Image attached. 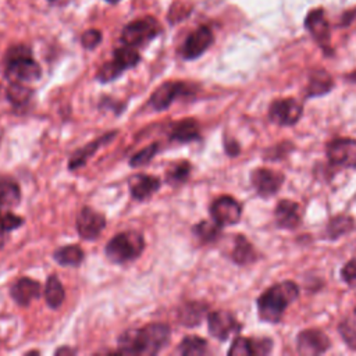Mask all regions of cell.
<instances>
[{
    "label": "cell",
    "instance_id": "cell-34",
    "mask_svg": "<svg viewBox=\"0 0 356 356\" xmlns=\"http://www.w3.org/2000/svg\"><path fill=\"white\" fill-rule=\"evenodd\" d=\"M229 355H235V356H249V355H254V349H253V341L243 338V337H238L229 350Z\"/></svg>",
    "mask_w": 356,
    "mask_h": 356
},
{
    "label": "cell",
    "instance_id": "cell-42",
    "mask_svg": "<svg viewBox=\"0 0 356 356\" xmlns=\"http://www.w3.org/2000/svg\"><path fill=\"white\" fill-rule=\"evenodd\" d=\"M49 1H54V0H49Z\"/></svg>",
    "mask_w": 356,
    "mask_h": 356
},
{
    "label": "cell",
    "instance_id": "cell-11",
    "mask_svg": "<svg viewBox=\"0 0 356 356\" xmlns=\"http://www.w3.org/2000/svg\"><path fill=\"white\" fill-rule=\"evenodd\" d=\"M106 227V218L103 214L95 211L90 207H83L76 216V229L81 238L95 239Z\"/></svg>",
    "mask_w": 356,
    "mask_h": 356
},
{
    "label": "cell",
    "instance_id": "cell-21",
    "mask_svg": "<svg viewBox=\"0 0 356 356\" xmlns=\"http://www.w3.org/2000/svg\"><path fill=\"white\" fill-rule=\"evenodd\" d=\"M170 138H171V140L181 142V143L192 142V140L199 138V125L192 118H186V120L178 121L172 127Z\"/></svg>",
    "mask_w": 356,
    "mask_h": 356
},
{
    "label": "cell",
    "instance_id": "cell-1",
    "mask_svg": "<svg viewBox=\"0 0 356 356\" xmlns=\"http://www.w3.org/2000/svg\"><path fill=\"white\" fill-rule=\"evenodd\" d=\"M170 339V327L161 323L147 324L135 331H127L120 338V353L156 355Z\"/></svg>",
    "mask_w": 356,
    "mask_h": 356
},
{
    "label": "cell",
    "instance_id": "cell-24",
    "mask_svg": "<svg viewBox=\"0 0 356 356\" xmlns=\"http://www.w3.org/2000/svg\"><path fill=\"white\" fill-rule=\"evenodd\" d=\"M232 259H234L235 263H238L241 266L250 264L256 259V253H254L253 246L242 235H238L235 238V246H234V252H232Z\"/></svg>",
    "mask_w": 356,
    "mask_h": 356
},
{
    "label": "cell",
    "instance_id": "cell-41",
    "mask_svg": "<svg viewBox=\"0 0 356 356\" xmlns=\"http://www.w3.org/2000/svg\"><path fill=\"white\" fill-rule=\"evenodd\" d=\"M106 1H108V3H117V1H120V0H106Z\"/></svg>",
    "mask_w": 356,
    "mask_h": 356
},
{
    "label": "cell",
    "instance_id": "cell-9",
    "mask_svg": "<svg viewBox=\"0 0 356 356\" xmlns=\"http://www.w3.org/2000/svg\"><path fill=\"white\" fill-rule=\"evenodd\" d=\"M268 114L270 118L280 125H292L302 115V104L292 97L278 99L271 103Z\"/></svg>",
    "mask_w": 356,
    "mask_h": 356
},
{
    "label": "cell",
    "instance_id": "cell-31",
    "mask_svg": "<svg viewBox=\"0 0 356 356\" xmlns=\"http://www.w3.org/2000/svg\"><path fill=\"white\" fill-rule=\"evenodd\" d=\"M193 232L203 242H211L220 235V225L214 220H213V222L200 221L197 225L193 227Z\"/></svg>",
    "mask_w": 356,
    "mask_h": 356
},
{
    "label": "cell",
    "instance_id": "cell-22",
    "mask_svg": "<svg viewBox=\"0 0 356 356\" xmlns=\"http://www.w3.org/2000/svg\"><path fill=\"white\" fill-rule=\"evenodd\" d=\"M19 199H21L19 185L10 178H1L0 179V209H10L18 204Z\"/></svg>",
    "mask_w": 356,
    "mask_h": 356
},
{
    "label": "cell",
    "instance_id": "cell-33",
    "mask_svg": "<svg viewBox=\"0 0 356 356\" xmlns=\"http://www.w3.org/2000/svg\"><path fill=\"white\" fill-rule=\"evenodd\" d=\"M159 152V145L157 143H152L149 146H146L145 149L139 150L138 153H135L131 160H129V164L132 167H142V165H146L153 157L154 154Z\"/></svg>",
    "mask_w": 356,
    "mask_h": 356
},
{
    "label": "cell",
    "instance_id": "cell-6",
    "mask_svg": "<svg viewBox=\"0 0 356 356\" xmlns=\"http://www.w3.org/2000/svg\"><path fill=\"white\" fill-rule=\"evenodd\" d=\"M140 57L139 53L135 50V47L124 46L117 50H114L113 60L103 64L96 75V78L100 82H110L115 78H118L125 70L135 67L139 63Z\"/></svg>",
    "mask_w": 356,
    "mask_h": 356
},
{
    "label": "cell",
    "instance_id": "cell-23",
    "mask_svg": "<svg viewBox=\"0 0 356 356\" xmlns=\"http://www.w3.org/2000/svg\"><path fill=\"white\" fill-rule=\"evenodd\" d=\"M54 260L61 266H79L83 260V252L78 245H67L54 252Z\"/></svg>",
    "mask_w": 356,
    "mask_h": 356
},
{
    "label": "cell",
    "instance_id": "cell-12",
    "mask_svg": "<svg viewBox=\"0 0 356 356\" xmlns=\"http://www.w3.org/2000/svg\"><path fill=\"white\" fill-rule=\"evenodd\" d=\"M252 185L260 196L274 195L284 182V175L270 168H257L252 172Z\"/></svg>",
    "mask_w": 356,
    "mask_h": 356
},
{
    "label": "cell",
    "instance_id": "cell-28",
    "mask_svg": "<svg viewBox=\"0 0 356 356\" xmlns=\"http://www.w3.org/2000/svg\"><path fill=\"white\" fill-rule=\"evenodd\" d=\"M32 95H33L32 89L22 85L21 82H11L10 86L7 88V97L14 106L26 104L31 100Z\"/></svg>",
    "mask_w": 356,
    "mask_h": 356
},
{
    "label": "cell",
    "instance_id": "cell-27",
    "mask_svg": "<svg viewBox=\"0 0 356 356\" xmlns=\"http://www.w3.org/2000/svg\"><path fill=\"white\" fill-rule=\"evenodd\" d=\"M332 86V81L330 75L325 71H317L312 75L310 83L307 88V95L309 96H318L330 90Z\"/></svg>",
    "mask_w": 356,
    "mask_h": 356
},
{
    "label": "cell",
    "instance_id": "cell-29",
    "mask_svg": "<svg viewBox=\"0 0 356 356\" xmlns=\"http://www.w3.org/2000/svg\"><path fill=\"white\" fill-rule=\"evenodd\" d=\"M207 349V342L199 337H186L181 341L178 352L184 356H197L203 355Z\"/></svg>",
    "mask_w": 356,
    "mask_h": 356
},
{
    "label": "cell",
    "instance_id": "cell-2",
    "mask_svg": "<svg viewBox=\"0 0 356 356\" xmlns=\"http://www.w3.org/2000/svg\"><path fill=\"white\" fill-rule=\"evenodd\" d=\"M298 286L292 281H284L267 289L259 299H257V309L259 314L264 321L277 323L286 306L298 298Z\"/></svg>",
    "mask_w": 356,
    "mask_h": 356
},
{
    "label": "cell",
    "instance_id": "cell-16",
    "mask_svg": "<svg viewBox=\"0 0 356 356\" xmlns=\"http://www.w3.org/2000/svg\"><path fill=\"white\" fill-rule=\"evenodd\" d=\"M13 299L21 305V306H26L29 305L33 299L39 298L40 295V284L32 278H26L22 277L19 278L10 291Z\"/></svg>",
    "mask_w": 356,
    "mask_h": 356
},
{
    "label": "cell",
    "instance_id": "cell-20",
    "mask_svg": "<svg viewBox=\"0 0 356 356\" xmlns=\"http://www.w3.org/2000/svg\"><path fill=\"white\" fill-rule=\"evenodd\" d=\"M129 191L131 195L138 200H145L150 197L160 186V181L152 175H135L129 179Z\"/></svg>",
    "mask_w": 356,
    "mask_h": 356
},
{
    "label": "cell",
    "instance_id": "cell-3",
    "mask_svg": "<svg viewBox=\"0 0 356 356\" xmlns=\"http://www.w3.org/2000/svg\"><path fill=\"white\" fill-rule=\"evenodd\" d=\"M4 74L11 82H33L42 75L40 65L33 60L32 51L25 44L10 47L4 57Z\"/></svg>",
    "mask_w": 356,
    "mask_h": 356
},
{
    "label": "cell",
    "instance_id": "cell-40",
    "mask_svg": "<svg viewBox=\"0 0 356 356\" xmlns=\"http://www.w3.org/2000/svg\"><path fill=\"white\" fill-rule=\"evenodd\" d=\"M349 78H350V79H353V81H356V71H355L353 74H350V75H349Z\"/></svg>",
    "mask_w": 356,
    "mask_h": 356
},
{
    "label": "cell",
    "instance_id": "cell-19",
    "mask_svg": "<svg viewBox=\"0 0 356 356\" xmlns=\"http://www.w3.org/2000/svg\"><path fill=\"white\" fill-rule=\"evenodd\" d=\"M275 220L281 228L292 229L298 227L300 222L299 204L292 200L282 199L275 207Z\"/></svg>",
    "mask_w": 356,
    "mask_h": 356
},
{
    "label": "cell",
    "instance_id": "cell-35",
    "mask_svg": "<svg viewBox=\"0 0 356 356\" xmlns=\"http://www.w3.org/2000/svg\"><path fill=\"white\" fill-rule=\"evenodd\" d=\"M24 222V220L17 216V214H13L11 211H4L0 209V231H11V229H15L18 227H21Z\"/></svg>",
    "mask_w": 356,
    "mask_h": 356
},
{
    "label": "cell",
    "instance_id": "cell-37",
    "mask_svg": "<svg viewBox=\"0 0 356 356\" xmlns=\"http://www.w3.org/2000/svg\"><path fill=\"white\" fill-rule=\"evenodd\" d=\"M102 42V33L97 29H88L81 38V43L85 49H95Z\"/></svg>",
    "mask_w": 356,
    "mask_h": 356
},
{
    "label": "cell",
    "instance_id": "cell-36",
    "mask_svg": "<svg viewBox=\"0 0 356 356\" xmlns=\"http://www.w3.org/2000/svg\"><path fill=\"white\" fill-rule=\"evenodd\" d=\"M191 172V164L188 161H181L175 164L167 174V178L170 182H182L188 178Z\"/></svg>",
    "mask_w": 356,
    "mask_h": 356
},
{
    "label": "cell",
    "instance_id": "cell-5",
    "mask_svg": "<svg viewBox=\"0 0 356 356\" xmlns=\"http://www.w3.org/2000/svg\"><path fill=\"white\" fill-rule=\"evenodd\" d=\"M161 32L159 22L152 17L135 19L125 25L121 33V42L129 47L143 46Z\"/></svg>",
    "mask_w": 356,
    "mask_h": 356
},
{
    "label": "cell",
    "instance_id": "cell-7",
    "mask_svg": "<svg viewBox=\"0 0 356 356\" xmlns=\"http://www.w3.org/2000/svg\"><path fill=\"white\" fill-rule=\"evenodd\" d=\"M327 156L331 163L342 167H356V140L338 138L328 143Z\"/></svg>",
    "mask_w": 356,
    "mask_h": 356
},
{
    "label": "cell",
    "instance_id": "cell-26",
    "mask_svg": "<svg viewBox=\"0 0 356 356\" xmlns=\"http://www.w3.org/2000/svg\"><path fill=\"white\" fill-rule=\"evenodd\" d=\"M204 310L206 306L202 303H188L182 307V310L179 312V320L181 324L188 325V327H193L197 325L200 323V320L204 316Z\"/></svg>",
    "mask_w": 356,
    "mask_h": 356
},
{
    "label": "cell",
    "instance_id": "cell-18",
    "mask_svg": "<svg viewBox=\"0 0 356 356\" xmlns=\"http://www.w3.org/2000/svg\"><path fill=\"white\" fill-rule=\"evenodd\" d=\"M306 28L309 29V32L313 35V38L321 43V44H327L328 39H330V28H328V22L324 17V11L321 8L313 10L307 14L306 21H305Z\"/></svg>",
    "mask_w": 356,
    "mask_h": 356
},
{
    "label": "cell",
    "instance_id": "cell-25",
    "mask_svg": "<svg viewBox=\"0 0 356 356\" xmlns=\"http://www.w3.org/2000/svg\"><path fill=\"white\" fill-rule=\"evenodd\" d=\"M44 298H46L47 305L51 309H57L61 306V303L65 298V292H64L61 282L58 281V278L56 275H50L47 278L46 288H44Z\"/></svg>",
    "mask_w": 356,
    "mask_h": 356
},
{
    "label": "cell",
    "instance_id": "cell-38",
    "mask_svg": "<svg viewBox=\"0 0 356 356\" xmlns=\"http://www.w3.org/2000/svg\"><path fill=\"white\" fill-rule=\"evenodd\" d=\"M341 274H342V278H343L349 285L356 286V260L348 261V263L343 266Z\"/></svg>",
    "mask_w": 356,
    "mask_h": 356
},
{
    "label": "cell",
    "instance_id": "cell-17",
    "mask_svg": "<svg viewBox=\"0 0 356 356\" xmlns=\"http://www.w3.org/2000/svg\"><path fill=\"white\" fill-rule=\"evenodd\" d=\"M115 134H117L115 131L107 132L106 135H102V136L97 138L96 140H93V142L85 145L82 149L76 150V152L71 156V159H70V163H68L70 170H76V168H79L81 165H83L104 143L110 142V140L115 136Z\"/></svg>",
    "mask_w": 356,
    "mask_h": 356
},
{
    "label": "cell",
    "instance_id": "cell-8",
    "mask_svg": "<svg viewBox=\"0 0 356 356\" xmlns=\"http://www.w3.org/2000/svg\"><path fill=\"white\" fill-rule=\"evenodd\" d=\"M210 214L220 227L232 225L241 218V206L231 196H220L213 202Z\"/></svg>",
    "mask_w": 356,
    "mask_h": 356
},
{
    "label": "cell",
    "instance_id": "cell-14",
    "mask_svg": "<svg viewBox=\"0 0 356 356\" xmlns=\"http://www.w3.org/2000/svg\"><path fill=\"white\" fill-rule=\"evenodd\" d=\"M330 346L328 337L320 330H305L298 335V349L302 355H320Z\"/></svg>",
    "mask_w": 356,
    "mask_h": 356
},
{
    "label": "cell",
    "instance_id": "cell-4",
    "mask_svg": "<svg viewBox=\"0 0 356 356\" xmlns=\"http://www.w3.org/2000/svg\"><path fill=\"white\" fill-rule=\"evenodd\" d=\"M145 248L143 236L138 232H120L114 235L106 249L104 253L113 263H125L136 259Z\"/></svg>",
    "mask_w": 356,
    "mask_h": 356
},
{
    "label": "cell",
    "instance_id": "cell-13",
    "mask_svg": "<svg viewBox=\"0 0 356 356\" xmlns=\"http://www.w3.org/2000/svg\"><path fill=\"white\" fill-rule=\"evenodd\" d=\"M213 43V32L207 26H200L193 31L185 40L182 56L186 60H193L202 56Z\"/></svg>",
    "mask_w": 356,
    "mask_h": 356
},
{
    "label": "cell",
    "instance_id": "cell-15",
    "mask_svg": "<svg viewBox=\"0 0 356 356\" xmlns=\"http://www.w3.org/2000/svg\"><path fill=\"white\" fill-rule=\"evenodd\" d=\"M207 321L210 334L221 341L227 339L232 332L239 330V324L236 323L235 317L228 312H213L209 314Z\"/></svg>",
    "mask_w": 356,
    "mask_h": 356
},
{
    "label": "cell",
    "instance_id": "cell-10",
    "mask_svg": "<svg viewBox=\"0 0 356 356\" xmlns=\"http://www.w3.org/2000/svg\"><path fill=\"white\" fill-rule=\"evenodd\" d=\"M191 92L189 86L184 82L170 81L159 86L150 96V104L154 110H165L177 97L188 95Z\"/></svg>",
    "mask_w": 356,
    "mask_h": 356
},
{
    "label": "cell",
    "instance_id": "cell-30",
    "mask_svg": "<svg viewBox=\"0 0 356 356\" xmlns=\"http://www.w3.org/2000/svg\"><path fill=\"white\" fill-rule=\"evenodd\" d=\"M355 227V221L353 218H350L349 216H337L334 217L327 227V232L330 234L331 238H338L343 234H348L349 231H352Z\"/></svg>",
    "mask_w": 356,
    "mask_h": 356
},
{
    "label": "cell",
    "instance_id": "cell-39",
    "mask_svg": "<svg viewBox=\"0 0 356 356\" xmlns=\"http://www.w3.org/2000/svg\"><path fill=\"white\" fill-rule=\"evenodd\" d=\"M3 243H4V238H3V231H0V248L3 246Z\"/></svg>",
    "mask_w": 356,
    "mask_h": 356
},
{
    "label": "cell",
    "instance_id": "cell-32",
    "mask_svg": "<svg viewBox=\"0 0 356 356\" xmlns=\"http://www.w3.org/2000/svg\"><path fill=\"white\" fill-rule=\"evenodd\" d=\"M339 332L343 341L352 348L356 349V313L352 317L343 320L339 325Z\"/></svg>",
    "mask_w": 356,
    "mask_h": 356
},
{
    "label": "cell",
    "instance_id": "cell-43",
    "mask_svg": "<svg viewBox=\"0 0 356 356\" xmlns=\"http://www.w3.org/2000/svg\"><path fill=\"white\" fill-rule=\"evenodd\" d=\"M355 313H356V310H355Z\"/></svg>",
    "mask_w": 356,
    "mask_h": 356
}]
</instances>
